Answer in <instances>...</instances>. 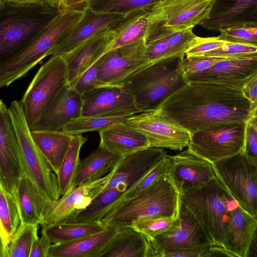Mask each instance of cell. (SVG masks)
Returning <instances> with one entry per match:
<instances>
[{"label":"cell","instance_id":"1","mask_svg":"<svg viewBox=\"0 0 257 257\" xmlns=\"http://www.w3.org/2000/svg\"><path fill=\"white\" fill-rule=\"evenodd\" d=\"M190 134L219 126L246 121L257 105L241 89L203 81H189L156 110Z\"/></svg>","mask_w":257,"mask_h":257},{"label":"cell","instance_id":"2","mask_svg":"<svg viewBox=\"0 0 257 257\" xmlns=\"http://www.w3.org/2000/svg\"><path fill=\"white\" fill-rule=\"evenodd\" d=\"M184 57L149 63L130 74L118 85L132 95L140 113L155 111L187 83L183 68Z\"/></svg>","mask_w":257,"mask_h":257},{"label":"cell","instance_id":"3","mask_svg":"<svg viewBox=\"0 0 257 257\" xmlns=\"http://www.w3.org/2000/svg\"><path fill=\"white\" fill-rule=\"evenodd\" d=\"M59 12L47 4L4 0L0 8V66L27 46Z\"/></svg>","mask_w":257,"mask_h":257},{"label":"cell","instance_id":"4","mask_svg":"<svg viewBox=\"0 0 257 257\" xmlns=\"http://www.w3.org/2000/svg\"><path fill=\"white\" fill-rule=\"evenodd\" d=\"M181 203V193L167 173L142 192L119 202L102 221L120 228L140 218L178 217Z\"/></svg>","mask_w":257,"mask_h":257},{"label":"cell","instance_id":"5","mask_svg":"<svg viewBox=\"0 0 257 257\" xmlns=\"http://www.w3.org/2000/svg\"><path fill=\"white\" fill-rule=\"evenodd\" d=\"M83 12L60 10L58 14L23 50L0 66V89L24 76L67 35Z\"/></svg>","mask_w":257,"mask_h":257},{"label":"cell","instance_id":"6","mask_svg":"<svg viewBox=\"0 0 257 257\" xmlns=\"http://www.w3.org/2000/svg\"><path fill=\"white\" fill-rule=\"evenodd\" d=\"M233 200L217 178L181 193V203L197 221L212 245L225 249L224 225Z\"/></svg>","mask_w":257,"mask_h":257},{"label":"cell","instance_id":"7","mask_svg":"<svg viewBox=\"0 0 257 257\" xmlns=\"http://www.w3.org/2000/svg\"><path fill=\"white\" fill-rule=\"evenodd\" d=\"M215 0H159L148 10L146 45L207 19Z\"/></svg>","mask_w":257,"mask_h":257},{"label":"cell","instance_id":"8","mask_svg":"<svg viewBox=\"0 0 257 257\" xmlns=\"http://www.w3.org/2000/svg\"><path fill=\"white\" fill-rule=\"evenodd\" d=\"M8 111L18 141L23 175L48 198L57 202L61 197L57 176L32 138L20 101H12Z\"/></svg>","mask_w":257,"mask_h":257},{"label":"cell","instance_id":"9","mask_svg":"<svg viewBox=\"0 0 257 257\" xmlns=\"http://www.w3.org/2000/svg\"><path fill=\"white\" fill-rule=\"evenodd\" d=\"M211 163L217 179L231 198L257 217V160L240 153Z\"/></svg>","mask_w":257,"mask_h":257},{"label":"cell","instance_id":"10","mask_svg":"<svg viewBox=\"0 0 257 257\" xmlns=\"http://www.w3.org/2000/svg\"><path fill=\"white\" fill-rule=\"evenodd\" d=\"M67 84L64 59L61 56H52L39 69L20 100L31 130Z\"/></svg>","mask_w":257,"mask_h":257},{"label":"cell","instance_id":"11","mask_svg":"<svg viewBox=\"0 0 257 257\" xmlns=\"http://www.w3.org/2000/svg\"><path fill=\"white\" fill-rule=\"evenodd\" d=\"M245 124L235 122L191 134L187 149L210 163L244 153Z\"/></svg>","mask_w":257,"mask_h":257},{"label":"cell","instance_id":"12","mask_svg":"<svg viewBox=\"0 0 257 257\" xmlns=\"http://www.w3.org/2000/svg\"><path fill=\"white\" fill-rule=\"evenodd\" d=\"M178 217L176 226L147 239L149 257H168L174 252L212 245L197 221L181 203Z\"/></svg>","mask_w":257,"mask_h":257},{"label":"cell","instance_id":"13","mask_svg":"<svg viewBox=\"0 0 257 257\" xmlns=\"http://www.w3.org/2000/svg\"><path fill=\"white\" fill-rule=\"evenodd\" d=\"M123 123L145 135L151 147L182 150L187 147L190 139L188 131L157 110L133 115Z\"/></svg>","mask_w":257,"mask_h":257},{"label":"cell","instance_id":"14","mask_svg":"<svg viewBox=\"0 0 257 257\" xmlns=\"http://www.w3.org/2000/svg\"><path fill=\"white\" fill-rule=\"evenodd\" d=\"M144 39L103 55L97 72L100 87L118 85L127 76L149 63Z\"/></svg>","mask_w":257,"mask_h":257},{"label":"cell","instance_id":"15","mask_svg":"<svg viewBox=\"0 0 257 257\" xmlns=\"http://www.w3.org/2000/svg\"><path fill=\"white\" fill-rule=\"evenodd\" d=\"M23 176L17 137L3 103L0 107V183L17 201V188Z\"/></svg>","mask_w":257,"mask_h":257},{"label":"cell","instance_id":"16","mask_svg":"<svg viewBox=\"0 0 257 257\" xmlns=\"http://www.w3.org/2000/svg\"><path fill=\"white\" fill-rule=\"evenodd\" d=\"M82 97V116L140 113L132 95L119 85L100 87L84 93Z\"/></svg>","mask_w":257,"mask_h":257},{"label":"cell","instance_id":"17","mask_svg":"<svg viewBox=\"0 0 257 257\" xmlns=\"http://www.w3.org/2000/svg\"><path fill=\"white\" fill-rule=\"evenodd\" d=\"M114 168L106 175L86 181L62 196L44 217L41 226L64 222L85 208L106 187Z\"/></svg>","mask_w":257,"mask_h":257},{"label":"cell","instance_id":"18","mask_svg":"<svg viewBox=\"0 0 257 257\" xmlns=\"http://www.w3.org/2000/svg\"><path fill=\"white\" fill-rule=\"evenodd\" d=\"M167 155L162 148H149L121 159L106 187L125 192Z\"/></svg>","mask_w":257,"mask_h":257},{"label":"cell","instance_id":"19","mask_svg":"<svg viewBox=\"0 0 257 257\" xmlns=\"http://www.w3.org/2000/svg\"><path fill=\"white\" fill-rule=\"evenodd\" d=\"M125 15L95 12L88 7L68 34L50 53L62 56L78 46L85 41L102 32L113 28Z\"/></svg>","mask_w":257,"mask_h":257},{"label":"cell","instance_id":"20","mask_svg":"<svg viewBox=\"0 0 257 257\" xmlns=\"http://www.w3.org/2000/svg\"><path fill=\"white\" fill-rule=\"evenodd\" d=\"M257 73V56L225 58L201 72L186 77L188 81L220 83L241 89L244 83Z\"/></svg>","mask_w":257,"mask_h":257},{"label":"cell","instance_id":"21","mask_svg":"<svg viewBox=\"0 0 257 257\" xmlns=\"http://www.w3.org/2000/svg\"><path fill=\"white\" fill-rule=\"evenodd\" d=\"M169 157L171 168L169 174L181 193L217 178L212 163L188 149Z\"/></svg>","mask_w":257,"mask_h":257},{"label":"cell","instance_id":"22","mask_svg":"<svg viewBox=\"0 0 257 257\" xmlns=\"http://www.w3.org/2000/svg\"><path fill=\"white\" fill-rule=\"evenodd\" d=\"M257 217L236 205L227 214L224 225L225 249L235 257H248L251 243L256 236Z\"/></svg>","mask_w":257,"mask_h":257},{"label":"cell","instance_id":"23","mask_svg":"<svg viewBox=\"0 0 257 257\" xmlns=\"http://www.w3.org/2000/svg\"><path fill=\"white\" fill-rule=\"evenodd\" d=\"M82 104V95L66 85L31 130L62 131L72 119L81 115Z\"/></svg>","mask_w":257,"mask_h":257},{"label":"cell","instance_id":"24","mask_svg":"<svg viewBox=\"0 0 257 257\" xmlns=\"http://www.w3.org/2000/svg\"><path fill=\"white\" fill-rule=\"evenodd\" d=\"M113 38L114 31L112 28L90 38L70 52L61 56L66 64L68 85L72 86L105 54L106 49Z\"/></svg>","mask_w":257,"mask_h":257},{"label":"cell","instance_id":"25","mask_svg":"<svg viewBox=\"0 0 257 257\" xmlns=\"http://www.w3.org/2000/svg\"><path fill=\"white\" fill-rule=\"evenodd\" d=\"M246 22H257V0H215L208 18L199 25L219 31Z\"/></svg>","mask_w":257,"mask_h":257},{"label":"cell","instance_id":"26","mask_svg":"<svg viewBox=\"0 0 257 257\" xmlns=\"http://www.w3.org/2000/svg\"><path fill=\"white\" fill-rule=\"evenodd\" d=\"M17 202L21 223L41 225L56 202L44 195L26 176L20 178L17 188Z\"/></svg>","mask_w":257,"mask_h":257},{"label":"cell","instance_id":"27","mask_svg":"<svg viewBox=\"0 0 257 257\" xmlns=\"http://www.w3.org/2000/svg\"><path fill=\"white\" fill-rule=\"evenodd\" d=\"M99 134V146L122 158L151 148L149 140L145 135L123 122L100 131Z\"/></svg>","mask_w":257,"mask_h":257},{"label":"cell","instance_id":"28","mask_svg":"<svg viewBox=\"0 0 257 257\" xmlns=\"http://www.w3.org/2000/svg\"><path fill=\"white\" fill-rule=\"evenodd\" d=\"M118 229L107 226L103 231L74 240L53 243L47 257H99Z\"/></svg>","mask_w":257,"mask_h":257},{"label":"cell","instance_id":"29","mask_svg":"<svg viewBox=\"0 0 257 257\" xmlns=\"http://www.w3.org/2000/svg\"><path fill=\"white\" fill-rule=\"evenodd\" d=\"M149 254L147 238L128 226L118 229L99 257H149Z\"/></svg>","mask_w":257,"mask_h":257},{"label":"cell","instance_id":"30","mask_svg":"<svg viewBox=\"0 0 257 257\" xmlns=\"http://www.w3.org/2000/svg\"><path fill=\"white\" fill-rule=\"evenodd\" d=\"M31 135L53 171L57 175L73 135L63 131L39 130L31 131Z\"/></svg>","mask_w":257,"mask_h":257},{"label":"cell","instance_id":"31","mask_svg":"<svg viewBox=\"0 0 257 257\" xmlns=\"http://www.w3.org/2000/svg\"><path fill=\"white\" fill-rule=\"evenodd\" d=\"M121 158L99 146L80 161L74 178L72 188L89 180L106 175Z\"/></svg>","mask_w":257,"mask_h":257},{"label":"cell","instance_id":"32","mask_svg":"<svg viewBox=\"0 0 257 257\" xmlns=\"http://www.w3.org/2000/svg\"><path fill=\"white\" fill-rule=\"evenodd\" d=\"M149 8L135 11L125 15L113 27L114 38L107 46L105 53L144 39Z\"/></svg>","mask_w":257,"mask_h":257},{"label":"cell","instance_id":"33","mask_svg":"<svg viewBox=\"0 0 257 257\" xmlns=\"http://www.w3.org/2000/svg\"><path fill=\"white\" fill-rule=\"evenodd\" d=\"M51 243L66 242L104 230L107 227L102 221L87 222H61L41 226Z\"/></svg>","mask_w":257,"mask_h":257},{"label":"cell","instance_id":"34","mask_svg":"<svg viewBox=\"0 0 257 257\" xmlns=\"http://www.w3.org/2000/svg\"><path fill=\"white\" fill-rule=\"evenodd\" d=\"M123 193L116 188L105 187L85 208L64 222L102 221L103 218L116 205Z\"/></svg>","mask_w":257,"mask_h":257},{"label":"cell","instance_id":"35","mask_svg":"<svg viewBox=\"0 0 257 257\" xmlns=\"http://www.w3.org/2000/svg\"><path fill=\"white\" fill-rule=\"evenodd\" d=\"M87 140V139L81 134L73 136L57 175L61 196L73 189L74 178L81 161L80 150Z\"/></svg>","mask_w":257,"mask_h":257},{"label":"cell","instance_id":"36","mask_svg":"<svg viewBox=\"0 0 257 257\" xmlns=\"http://www.w3.org/2000/svg\"><path fill=\"white\" fill-rule=\"evenodd\" d=\"M132 115L80 116L72 119L62 131L73 135L99 132L113 124L123 122Z\"/></svg>","mask_w":257,"mask_h":257},{"label":"cell","instance_id":"37","mask_svg":"<svg viewBox=\"0 0 257 257\" xmlns=\"http://www.w3.org/2000/svg\"><path fill=\"white\" fill-rule=\"evenodd\" d=\"M38 225L20 222L8 245L6 257H30L38 236Z\"/></svg>","mask_w":257,"mask_h":257},{"label":"cell","instance_id":"38","mask_svg":"<svg viewBox=\"0 0 257 257\" xmlns=\"http://www.w3.org/2000/svg\"><path fill=\"white\" fill-rule=\"evenodd\" d=\"M159 0H89L88 7L101 13L123 15L139 10L146 9Z\"/></svg>","mask_w":257,"mask_h":257},{"label":"cell","instance_id":"39","mask_svg":"<svg viewBox=\"0 0 257 257\" xmlns=\"http://www.w3.org/2000/svg\"><path fill=\"white\" fill-rule=\"evenodd\" d=\"M0 218L10 239L20 222V216L16 198L0 183Z\"/></svg>","mask_w":257,"mask_h":257},{"label":"cell","instance_id":"40","mask_svg":"<svg viewBox=\"0 0 257 257\" xmlns=\"http://www.w3.org/2000/svg\"><path fill=\"white\" fill-rule=\"evenodd\" d=\"M220 40L257 46V22H246L220 29Z\"/></svg>","mask_w":257,"mask_h":257},{"label":"cell","instance_id":"41","mask_svg":"<svg viewBox=\"0 0 257 257\" xmlns=\"http://www.w3.org/2000/svg\"><path fill=\"white\" fill-rule=\"evenodd\" d=\"M178 217H152L140 218L130 226L151 239L176 226Z\"/></svg>","mask_w":257,"mask_h":257},{"label":"cell","instance_id":"42","mask_svg":"<svg viewBox=\"0 0 257 257\" xmlns=\"http://www.w3.org/2000/svg\"><path fill=\"white\" fill-rule=\"evenodd\" d=\"M170 168V157L167 155L137 183L124 192L117 203L124 199L134 196L146 189L162 176L169 173Z\"/></svg>","mask_w":257,"mask_h":257},{"label":"cell","instance_id":"43","mask_svg":"<svg viewBox=\"0 0 257 257\" xmlns=\"http://www.w3.org/2000/svg\"><path fill=\"white\" fill-rule=\"evenodd\" d=\"M196 36L192 28L171 35L167 42L166 50L161 59L184 56L186 50Z\"/></svg>","mask_w":257,"mask_h":257},{"label":"cell","instance_id":"44","mask_svg":"<svg viewBox=\"0 0 257 257\" xmlns=\"http://www.w3.org/2000/svg\"><path fill=\"white\" fill-rule=\"evenodd\" d=\"M203 56L224 58H243L257 56V46L227 42L221 47Z\"/></svg>","mask_w":257,"mask_h":257},{"label":"cell","instance_id":"45","mask_svg":"<svg viewBox=\"0 0 257 257\" xmlns=\"http://www.w3.org/2000/svg\"><path fill=\"white\" fill-rule=\"evenodd\" d=\"M103 57V55L87 69L72 86H70L73 88L81 95L86 92L100 87L97 79V72Z\"/></svg>","mask_w":257,"mask_h":257},{"label":"cell","instance_id":"46","mask_svg":"<svg viewBox=\"0 0 257 257\" xmlns=\"http://www.w3.org/2000/svg\"><path fill=\"white\" fill-rule=\"evenodd\" d=\"M227 58L210 56H186L183 59L186 77L209 68L217 62Z\"/></svg>","mask_w":257,"mask_h":257},{"label":"cell","instance_id":"47","mask_svg":"<svg viewBox=\"0 0 257 257\" xmlns=\"http://www.w3.org/2000/svg\"><path fill=\"white\" fill-rule=\"evenodd\" d=\"M227 42L218 36L202 38L196 36L185 52L186 56H203L205 53L221 47Z\"/></svg>","mask_w":257,"mask_h":257},{"label":"cell","instance_id":"48","mask_svg":"<svg viewBox=\"0 0 257 257\" xmlns=\"http://www.w3.org/2000/svg\"><path fill=\"white\" fill-rule=\"evenodd\" d=\"M257 114L246 121L244 153L257 160Z\"/></svg>","mask_w":257,"mask_h":257},{"label":"cell","instance_id":"49","mask_svg":"<svg viewBox=\"0 0 257 257\" xmlns=\"http://www.w3.org/2000/svg\"><path fill=\"white\" fill-rule=\"evenodd\" d=\"M170 37L158 40L146 45V54L149 63L162 59L166 50Z\"/></svg>","mask_w":257,"mask_h":257},{"label":"cell","instance_id":"50","mask_svg":"<svg viewBox=\"0 0 257 257\" xmlns=\"http://www.w3.org/2000/svg\"><path fill=\"white\" fill-rule=\"evenodd\" d=\"M41 233V237H38L32 245L30 257H47L52 243L48 237Z\"/></svg>","mask_w":257,"mask_h":257},{"label":"cell","instance_id":"51","mask_svg":"<svg viewBox=\"0 0 257 257\" xmlns=\"http://www.w3.org/2000/svg\"><path fill=\"white\" fill-rule=\"evenodd\" d=\"M241 90L246 98L257 105V73L247 79L242 86Z\"/></svg>","mask_w":257,"mask_h":257},{"label":"cell","instance_id":"52","mask_svg":"<svg viewBox=\"0 0 257 257\" xmlns=\"http://www.w3.org/2000/svg\"><path fill=\"white\" fill-rule=\"evenodd\" d=\"M89 0H59L60 10H71L83 12L88 7Z\"/></svg>","mask_w":257,"mask_h":257},{"label":"cell","instance_id":"53","mask_svg":"<svg viewBox=\"0 0 257 257\" xmlns=\"http://www.w3.org/2000/svg\"><path fill=\"white\" fill-rule=\"evenodd\" d=\"M8 2L15 4H32L41 3L50 5L52 7L57 8L59 4V0H5Z\"/></svg>","mask_w":257,"mask_h":257},{"label":"cell","instance_id":"54","mask_svg":"<svg viewBox=\"0 0 257 257\" xmlns=\"http://www.w3.org/2000/svg\"><path fill=\"white\" fill-rule=\"evenodd\" d=\"M0 237L2 239L5 250V257L7 255V251L8 245L11 239L7 233L0 218Z\"/></svg>","mask_w":257,"mask_h":257},{"label":"cell","instance_id":"55","mask_svg":"<svg viewBox=\"0 0 257 257\" xmlns=\"http://www.w3.org/2000/svg\"><path fill=\"white\" fill-rule=\"evenodd\" d=\"M0 257H5V250L2 239L0 237Z\"/></svg>","mask_w":257,"mask_h":257},{"label":"cell","instance_id":"56","mask_svg":"<svg viewBox=\"0 0 257 257\" xmlns=\"http://www.w3.org/2000/svg\"><path fill=\"white\" fill-rule=\"evenodd\" d=\"M3 2H4V0H0V8L2 6Z\"/></svg>","mask_w":257,"mask_h":257},{"label":"cell","instance_id":"57","mask_svg":"<svg viewBox=\"0 0 257 257\" xmlns=\"http://www.w3.org/2000/svg\"><path fill=\"white\" fill-rule=\"evenodd\" d=\"M4 102H3V101L0 99V107L1 106V105H2V104Z\"/></svg>","mask_w":257,"mask_h":257}]
</instances>
